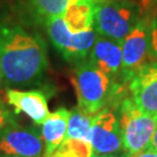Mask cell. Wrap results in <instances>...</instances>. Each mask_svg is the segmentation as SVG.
Instances as JSON below:
<instances>
[{"label": "cell", "mask_w": 157, "mask_h": 157, "mask_svg": "<svg viewBox=\"0 0 157 157\" xmlns=\"http://www.w3.org/2000/svg\"><path fill=\"white\" fill-rule=\"evenodd\" d=\"M78 0H26L30 15L40 22L63 15L69 6Z\"/></svg>", "instance_id": "14"}, {"label": "cell", "mask_w": 157, "mask_h": 157, "mask_svg": "<svg viewBox=\"0 0 157 157\" xmlns=\"http://www.w3.org/2000/svg\"><path fill=\"white\" fill-rule=\"evenodd\" d=\"M148 149L154 150V151L157 152V124H156L155 130H154V134H152V136H151L150 143H149V146H148Z\"/></svg>", "instance_id": "19"}, {"label": "cell", "mask_w": 157, "mask_h": 157, "mask_svg": "<svg viewBox=\"0 0 157 157\" xmlns=\"http://www.w3.org/2000/svg\"><path fill=\"white\" fill-rule=\"evenodd\" d=\"M87 61L99 71L105 73L114 84L117 79H120L121 75L122 44L118 41L98 35Z\"/></svg>", "instance_id": "10"}, {"label": "cell", "mask_w": 157, "mask_h": 157, "mask_svg": "<svg viewBox=\"0 0 157 157\" xmlns=\"http://www.w3.org/2000/svg\"><path fill=\"white\" fill-rule=\"evenodd\" d=\"M133 157H157V152L154 151V150H150V149H146L144 151L140 152V154H137Z\"/></svg>", "instance_id": "20"}, {"label": "cell", "mask_w": 157, "mask_h": 157, "mask_svg": "<svg viewBox=\"0 0 157 157\" xmlns=\"http://www.w3.org/2000/svg\"><path fill=\"white\" fill-rule=\"evenodd\" d=\"M0 83H1V82H0Z\"/></svg>", "instance_id": "22"}, {"label": "cell", "mask_w": 157, "mask_h": 157, "mask_svg": "<svg viewBox=\"0 0 157 157\" xmlns=\"http://www.w3.org/2000/svg\"><path fill=\"white\" fill-rule=\"evenodd\" d=\"M150 59L157 61V8L151 11L150 26Z\"/></svg>", "instance_id": "18"}, {"label": "cell", "mask_w": 157, "mask_h": 157, "mask_svg": "<svg viewBox=\"0 0 157 157\" xmlns=\"http://www.w3.org/2000/svg\"><path fill=\"white\" fill-rule=\"evenodd\" d=\"M49 157H93L90 142L65 137Z\"/></svg>", "instance_id": "16"}, {"label": "cell", "mask_w": 157, "mask_h": 157, "mask_svg": "<svg viewBox=\"0 0 157 157\" xmlns=\"http://www.w3.org/2000/svg\"><path fill=\"white\" fill-rule=\"evenodd\" d=\"M43 148L37 129L17 124L0 129V157H41Z\"/></svg>", "instance_id": "8"}, {"label": "cell", "mask_w": 157, "mask_h": 157, "mask_svg": "<svg viewBox=\"0 0 157 157\" xmlns=\"http://www.w3.org/2000/svg\"><path fill=\"white\" fill-rule=\"evenodd\" d=\"M150 26L151 12H147L124 40L120 85H128L135 73L150 59Z\"/></svg>", "instance_id": "6"}, {"label": "cell", "mask_w": 157, "mask_h": 157, "mask_svg": "<svg viewBox=\"0 0 157 157\" xmlns=\"http://www.w3.org/2000/svg\"><path fill=\"white\" fill-rule=\"evenodd\" d=\"M91 146L93 157L119 155L124 151L118 117L108 107L102 108L93 119Z\"/></svg>", "instance_id": "7"}, {"label": "cell", "mask_w": 157, "mask_h": 157, "mask_svg": "<svg viewBox=\"0 0 157 157\" xmlns=\"http://www.w3.org/2000/svg\"><path fill=\"white\" fill-rule=\"evenodd\" d=\"M48 67L47 47L17 25L0 23V82L8 87L39 84Z\"/></svg>", "instance_id": "1"}, {"label": "cell", "mask_w": 157, "mask_h": 157, "mask_svg": "<svg viewBox=\"0 0 157 157\" xmlns=\"http://www.w3.org/2000/svg\"><path fill=\"white\" fill-rule=\"evenodd\" d=\"M44 25L52 45L67 61L79 63L87 59L98 36L94 29L72 33L67 28L63 15L51 17Z\"/></svg>", "instance_id": "5"}, {"label": "cell", "mask_w": 157, "mask_h": 157, "mask_svg": "<svg viewBox=\"0 0 157 157\" xmlns=\"http://www.w3.org/2000/svg\"><path fill=\"white\" fill-rule=\"evenodd\" d=\"M124 87L113 91L109 102L118 109V120L121 130L124 150L128 157H133L148 149L157 118L141 111L132 98L122 95Z\"/></svg>", "instance_id": "3"}, {"label": "cell", "mask_w": 157, "mask_h": 157, "mask_svg": "<svg viewBox=\"0 0 157 157\" xmlns=\"http://www.w3.org/2000/svg\"><path fill=\"white\" fill-rule=\"evenodd\" d=\"M63 19L72 33L93 28V1L78 0L67 8Z\"/></svg>", "instance_id": "13"}, {"label": "cell", "mask_w": 157, "mask_h": 157, "mask_svg": "<svg viewBox=\"0 0 157 157\" xmlns=\"http://www.w3.org/2000/svg\"><path fill=\"white\" fill-rule=\"evenodd\" d=\"M127 89L141 111L157 118V61L141 67L129 80Z\"/></svg>", "instance_id": "9"}, {"label": "cell", "mask_w": 157, "mask_h": 157, "mask_svg": "<svg viewBox=\"0 0 157 157\" xmlns=\"http://www.w3.org/2000/svg\"><path fill=\"white\" fill-rule=\"evenodd\" d=\"M15 115L17 114L10 111V108L5 104V101L0 97V129H4L8 126L17 124Z\"/></svg>", "instance_id": "17"}, {"label": "cell", "mask_w": 157, "mask_h": 157, "mask_svg": "<svg viewBox=\"0 0 157 157\" xmlns=\"http://www.w3.org/2000/svg\"><path fill=\"white\" fill-rule=\"evenodd\" d=\"M71 80L78 99L77 106L92 115L105 108L113 94L112 80L87 59L76 63Z\"/></svg>", "instance_id": "4"}, {"label": "cell", "mask_w": 157, "mask_h": 157, "mask_svg": "<svg viewBox=\"0 0 157 157\" xmlns=\"http://www.w3.org/2000/svg\"><path fill=\"white\" fill-rule=\"evenodd\" d=\"M101 157H128L127 155H111V156H101Z\"/></svg>", "instance_id": "21"}, {"label": "cell", "mask_w": 157, "mask_h": 157, "mask_svg": "<svg viewBox=\"0 0 157 157\" xmlns=\"http://www.w3.org/2000/svg\"><path fill=\"white\" fill-rule=\"evenodd\" d=\"M5 98L7 104L13 106L15 114L25 113L36 124H42L50 114L47 97L41 91L7 89Z\"/></svg>", "instance_id": "11"}, {"label": "cell", "mask_w": 157, "mask_h": 157, "mask_svg": "<svg viewBox=\"0 0 157 157\" xmlns=\"http://www.w3.org/2000/svg\"><path fill=\"white\" fill-rule=\"evenodd\" d=\"M69 115L70 111L62 107L50 113L41 124V136L44 143V157L50 156L65 139Z\"/></svg>", "instance_id": "12"}, {"label": "cell", "mask_w": 157, "mask_h": 157, "mask_svg": "<svg viewBox=\"0 0 157 157\" xmlns=\"http://www.w3.org/2000/svg\"><path fill=\"white\" fill-rule=\"evenodd\" d=\"M93 29L122 44L141 17L146 14V0H92Z\"/></svg>", "instance_id": "2"}, {"label": "cell", "mask_w": 157, "mask_h": 157, "mask_svg": "<svg viewBox=\"0 0 157 157\" xmlns=\"http://www.w3.org/2000/svg\"><path fill=\"white\" fill-rule=\"evenodd\" d=\"M95 115L89 114L76 106L70 111L67 129L65 137L76 139L91 143V133H92V124Z\"/></svg>", "instance_id": "15"}]
</instances>
